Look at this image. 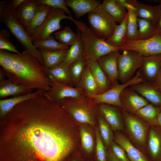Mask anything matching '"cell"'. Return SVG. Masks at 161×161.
<instances>
[{"label": "cell", "instance_id": "21", "mask_svg": "<svg viewBox=\"0 0 161 161\" xmlns=\"http://www.w3.org/2000/svg\"><path fill=\"white\" fill-rule=\"evenodd\" d=\"M32 90L26 86L16 83L8 79L0 81V98L26 94L32 92Z\"/></svg>", "mask_w": 161, "mask_h": 161}, {"label": "cell", "instance_id": "39", "mask_svg": "<svg viewBox=\"0 0 161 161\" xmlns=\"http://www.w3.org/2000/svg\"><path fill=\"white\" fill-rule=\"evenodd\" d=\"M99 132L102 140L106 147L111 144L112 140V133L111 127L101 114L98 117Z\"/></svg>", "mask_w": 161, "mask_h": 161}, {"label": "cell", "instance_id": "29", "mask_svg": "<svg viewBox=\"0 0 161 161\" xmlns=\"http://www.w3.org/2000/svg\"><path fill=\"white\" fill-rule=\"evenodd\" d=\"M101 5L116 22L121 23L126 17L128 12L116 0H103Z\"/></svg>", "mask_w": 161, "mask_h": 161}, {"label": "cell", "instance_id": "15", "mask_svg": "<svg viewBox=\"0 0 161 161\" xmlns=\"http://www.w3.org/2000/svg\"><path fill=\"white\" fill-rule=\"evenodd\" d=\"M127 129L132 137L137 142L143 144L145 141L146 129L143 123L131 114L122 111Z\"/></svg>", "mask_w": 161, "mask_h": 161}, {"label": "cell", "instance_id": "31", "mask_svg": "<svg viewBox=\"0 0 161 161\" xmlns=\"http://www.w3.org/2000/svg\"><path fill=\"white\" fill-rule=\"evenodd\" d=\"M87 65L86 60L82 55L69 66V72L73 86L77 85Z\"/></svg>", "mask_w": 161, "mask_h": 161}, {"label": "cell", "instance_id": "5", "mask_svg": "<svg viewBox=\"0 0 161 161\" xmlns=\"http://www.w3.org/2000/svg\"><path fill=\"white\" fill-rule=\"evenodd\" d=\"M59 103L75 120L92 126L95 116L100 112L98 104L88 97L82 99L66 98L60 100Z\"/></svg>", "mask_w": 161, "mask_h": 161}, {"label": "cell", "instance_id": "44", "mask_svg": "<svg viewBox=\"0 0 161 161\" xmlns=\"http://www.w3.org/2000/svg\"><path fill=\"white\" fill-rule=\"evenodd\" d=\"M111 145L112 153L117 159L120 161H130L122 147L113 142Z\"/></svg>", "mask_w": 161, "mask_h": 161}, {"label": "cell", "instance_id": "9", "mask_svg": "<svg viewBox=\"0 0 161 161\" xmlns=\"http://www.w3.org/2000/svg\"><path fill=\"white\" fill-rule=\"evenodd\" d=\"M140 71V69L131 79L125 83L116 85L101 94L87 95V97L91 98L96 104L105 103L122 108L120 96L123 90L133 85L145 82L141 77Z\"/></svg>", "mask_w": 161, "mask_h": 161}, {"label": "cell", "instance_id": "16", "mask_svg": "<svg viewBox=\"0 0 161 161\" xmlns=\"http://www.w3.org/2000/svg\"><path fill=\"white\" fill-rule=\"evenodd\" d=\"M130 87L151 103L161 107V92L152 83L144 82Z\"/></svg>", "mask_w": 161, "mask_h": 161}, {"label": "cell", "instance_id": "22", "mask_svg": "<svg viewBox=\"0 0 161 161\" xmlns=\"http://www.w3.org/2000/svg\"><path fill=\"white\" fill-rule=\"evenodd\" d=\"M86 60L87 64L97 83L100 94L106 92L114 86L97 61Z\"/></svg>", "mask_w": 161, "mask_h": 161}, {"label": "cell", "instance_id": "8", "mask_svg": "<svg viewBox=\"0 0 161 161\" xmlns=\"http://www.w3.org/2000/svg\"><path fill=\"white\" fill-rule=\"evenodd\" d=\"M64 13L62 10L51 7L43 22L30 36L32 41L48 38L52 33L60 28L62 20L68 19L72 21L73 18L66 15Z\"/></svg>", "mask_w": 161, "mask_h": 161}, {"label": "cell", "instance_id": "33", "mask_svg": "<svg viewBox=\"0 0 161 161\" xmlns=\"http://www.w3.org/2000/svg\"><path fill=\"white\" fill-rule=\"evenodd\" d=\"M51 7L44 5H40L31 21L25 28L30 36L34 30L43 22L48 14Z\"/></svg>", "mask_w": 161, "mask_h": 161}, {"label": "cell", "instance_id": "23", "mask_svg": "<svg viewBox=\"0 0 161 161\" xmlns=\"http://www.w3.org/2000/svg\"><path fill=\"white\" fill-rule=\"evenodd\" d=\"M76 87L82 89L87 96L100 94L97 83L87 64Z\"/></svg>", "mask_w": 161, "mask_h": 161}, {"label": "cell", "instance_id": "49", "mask_svg": "<svg viewBox=\"0 0 161 161\" xmlns=\"http://www.w3.org/2000/svg\"><path fill=\"white\" fill-rule=\"evenodd\" d=\"M4 72L2 68L0 67V81H1L5 78Z\"/></svg>", "mask_w": 161, "mask_h": 161}, {"label": "cell", "instance_id": "53", "mask_svg": "<svg viewBox=\"0 0 161 161\" xmlns=\"http://www.w3.org/2000/svg\"><path fill=\"white\" fill-rule=\"evenodd\" d=\"M71 161H77L75 160H72Z\"/></svg>", "mask_w": 161, "mask_h": 161}, {"label": "cell", "instance_id": "12", "mask_svg": "<svg viewBox=\"0 0 161 161\" xmlns=\"http://www.w3.org/2000/svg\"><path fill=\"white\" fill-rule=\"evenodd\" d=\"M120 100L122 108L134 113L146 106L149 102L130 86L125 88L122 92Z\"/></svg>", "mask_w": 161, "mask_h": 161}, {"label": "cell", "instance_id": "19", "mask_svg": "<svg viewBox=\"0 0 161 161\" xmlns=\"http://www.w3.org/2000/svg\"><path fill=\"white\" fill-rule=\"evenodd\" d=\"M46 91L37 90L34 92L0 100V117L5 116L16 105L29 99L43 95Z\"/></svg>", "mask_w": 161, "mask_h": 161}, {"label": "cell", "instance_id": "11", "mask_svg": "<svg viewBox=\"0 0 161 161\" xmlns=\"http://www.w3.org/2000/svg\"><path fill=\"white\" fill-rule=\"evenodd\" d=\"M125 50L136 51L144 56L161 54V35L156 34L145 39L127 40L120 51Z\"/></svg>", "mask_w": 161, "mask_h": 161}, {"label": "cell", "instance_id": "32", "mask_svg": "<svg viewBox=\"0 0 161 161\" xmlns=\"http://www.w3.org/2000/svg\"><path fill=\"white\" fill-rule=\"evenodd\" d=\"M137 22L138 40L146 39L156 34V22L138 17Z\"/></svg>", "mask_w": 161, "mask_h": 161}, {"label": "cell", "instance_id": "20", "mask_svg": "<svg viewBox=\"0 0 161 161\" xmlns=\"http://www.w3.org/2000/svg\"><path fill=\"white\" fill-rule=\"evenodd\" d=\"M66 4L71 8L75 16L78 18L91 12L101 3L96 0H66Z\"/></svg>", "mask_w": 161, "mask_h": 161}, {"label": "cell", "instance_id": "52", "mask_svg": "<svg viewBox=\"0 0 161 161\" xmlns=\"http://www.w3.org/2000/svg\"><path fill=\"white\" fill-rule=\"evenodd\" d=\"M153 1H154L158 3L159 4L158 5L161 9V0H153Z\"/></svg>", "mask_w": 161, "mask_h": 161}, {"label": "cell", "instance_id": "6", "mask_svg": "<svg viewBox=\"0 0 161 161\" xmlns=\"http://www.w3.org/2000/svg\"><path fill=\"white\" fill-rule=\"evenodd\" d=\"M89 28L97 37L107 39L112 35L116 22L106 12L101 3L88 14Z\"/></svg>", "mask_w": 161, "mask_h": 161}, {"label": "cell", "instance_id": "50", "mask_svg": "<svg viewBox=\"0 0 161 161\" xmlns=\"http://www.w3.org/2000/svg\"><path fill=\"white\" fill-rule=\"evenodd\" d=\"M109 158L111 161H120L114 156L112 153L109 154Z\"/></svg>", "mask_w": 161, "mask_h": 161}, {"label": "cell", "instance_id": "35", "mask_svg": "<svg viewBox=\"0 0 161 161\" xmlns=\"http://www.w3.org/2000/svg\"><path fill=\"white\" fill-rule=\"evenodd\" d=\"M75 42L68 50L66 55L63 62L68 66L82 55L84 47L79 34Z\"/></svg>", "mask_w": 161, "mask_h": 161}, {"label": "cell", "instance_id": "3", "mask_svg": "<svg viewBox=\"0 0 161 161\" xmlns=\"http://www.w3.org/2000/svg\"><path fill=\"white\" fill-rule=\"evenodd\" d=\"M0 22L4 24L25 50L31 52L44 66L39 50L35 47L25 28L17 18L15 11L10 6L9 1L0 2Z\"/></svg>", "mask_w": 161, "mask_h": 161}, {"label": "cell", "instance_id": "1", "mask_svg": "<svg viewBox=\"0 0 161 161\" xmlns=\"http://www.w3.org/2000/svg\"><path fill=\"white\" fill-rule=\"evenodd\" d=\"M0 117V161H64L73 151L71 116L43 95Z\"/></svg>", "mask_w": 161, "mask_h": 161}, {"label": "cell", "instance_id": "38", "mask_svg": "<svg viewBox=\"0 0 161 161\" xmlns=\"http://www.w3.org/2000/svg\"><path fill=\"white\" fill-rule=\"evenodd\" d=\"M55 38L64 46H71L75 41L78 36L70 27H66L64 29L54 33Z\"/></svg>", "mask_w": 161, "mask_h": 161}, {"label": "cell", "instance_id": "51", "mask_svg": "<svg viewBox=\"0 0 161 161\" xmlns=\"http://www.w3.org/2000/svg\"><path fill=\"white\" fill-rule=\"evenodd\" d=\"M157 123L158 125L161 127V109L158 115Z\"/></svg>", "mask_w": 161, "mask_h": 161}, {"label": "cell", "instance_id": "27", "mask_svg": "<svg viewBox=\"0 0 161 161\" xmlns=\"http://www.w3.org/2000/svg\"><path fill=\"white\" fill-rule=\"evenodd\" d=\"M128 19V13L123 21L116 25L112 35L106 40L107 42L112 46L121 48L127 40Z\"/></svg>", "mask_w": 161, "mask_h": 161}, {"label": "cell", "instance_id": "37", "mask_svg": "<svg viewBox=\"0 0 161 161\" xmlns=\"http://www.w3.org/2000/svg\"><path fill=\"white\" fill-rule=\"evenodd\" d=\"M127 23V39L135 40L138 39L137 16L136 10H128Z\"/></svg>", "mask_w": 161, "mask_h": 161}, {"label": "cell", "instance_id": "28", "mask_svg": "<svg viewBox=\"0 0 161 161\" xmlns=\"http://www.w3.org/2000/svg\"><path fill=\"white\" fill-rule=\"evenodd\" d=\"M136 9L138 17L154 22H156L161 16V9L158 5L152 6L137 1Z\"/></svg>", "mask_w": 161, "mask_h": 161}, {"label": "cell", "instance_id": "26", "mask_svg": "<svg viewBox=\"0 0 161 161\" xmlns=\"http://www.w3.org/2000/svg\"><path fill=\"white\" fill-rule=\"evenodd\" d=\"M148 146L150 155L154 161H161V127L152 128L149 131Z\"/></svg>", "mask_w": 161, "mask_h": 161}, {"label": "cell", "instance_id": "10", "mask_svg": "<svg viewBox=\"0 0 161 161\" xmlns=\"http://www.w3.org/2000/svg\"><path fill=\"white\" fill-rule=\"evenodd\" d=\"M49 77L50 89L45 92L43 96L50 101L59 103L60 100L66 98L82 99L87 97L81 89L58 81L50 76Z\"/></svg>", "mask_w": 161, "mask_h": 161}, {"label": "cell", "instance_id": "2", "mask_svg": "<svg viewBox=\"0 0 161 161\" xmlns=\"http://www.w3.org/2000/svg\"><path fill=\"white\" fill-rule=\"evenodd\" d=\"M0 65L8 79L33 90L50 89L48 69L30 52L15 53L0 50Z\"/></svg>", "mask_w": 161, "mask_h": 161}, {"label": "cell", "instance_id": "47", "mask_svg": "<svg viewBox=\"0 0 161 161\" xmlns=\"http://www.w3.org/2000/svg\"><path fill=\"white\" fill-rule=\"evenodd\" d=\"M152 84L161 92V69L155 80Z\"/></svg>", "mask_w": 161, "mask_h": 161}, {"label": "cell", "instance_id": "34", "mask_svg": "<svg viewBox=\"0 0 161 161\" xmlns=\"http://www.w3.org/2000/svg\"><path fill=\"white\" fill-rule=\"evenodd\" d=\"M32 42L36 48L45 51H54L68 49L69 48V47L63 45L56 41L55 37L52 35L45 40Z\"/></svg>", "mask_w": 161, "mask_h": 161}, {"label": "cell", "instance_id": "7", "mask_svg": "<svg viewBox=\"0 0 161 161\" xmlns=\"http://www.w3.org/2000/svg\"><path fill=\"white\" fill-rule=\"evenodd\" d=\"M117 60L118 79L121 83L131 79L135 74L142 66L143 56L133 50L123 51Z\"/></svg>", "mask_w": 161, "mask_h": 161}, {"label": "cell", "instance_id": "13", "mask_svg": "<svg viewBox=\"0 0 161 161\" xmlns=\"http://www.w3.org/2000/svg\"><path fill=\"white\" fill-rule=\"evenodd\" d=\"M161 69V54L143 57L140 69L141 77L145 82L153 83Z\"/></svg>", "mask_w": 161, "mask_h": 161}, {"label": "cell", "instance_id": "25", "mask_svg": "<svg viewBox=\"0 0 161 161\" xmlns=\"http://www.w3.org/2000/svg\"><path fill=\"white\" fill-rule=\"evenodd\" d=\"M68 49H62L54 51H45L39 49L43 61L44 66L49 69L59 65L64 61Z\"/></svg>", "mask_w": 161, "mask_h": 161}, {"label": "cell", "instance_id": "30", "mask_svg": "<svg viewBox=\"0 0 161 161\" xmlns=\"http://www.w3.org/2000/svg\"><path fill=\"white\" fill-rule=\"evenodd\" d=\"M69 67L63 62L55 67L48 69V75L58 81L73 86Z\"/></svg>", "mask_w": 161, "mask_h": 161}, {"label": "cell", "instance_id": "24", "mask_svg": "<svg viewBox=\"0 0 161 161\" xmlns=\"http://www.w3.org/2000/svg\"><path fill=\"white\" fill-rule=\"evenodd\" d=\"M114 140L115 142L124 150L130 161H148L124 135L118 134L116 136Z\"/></svg>", "mask_w": 161, "mask_h": 161}, {"label": "cell", "instance_id": "14", "mask_svg": "<svg viewBox=\"0 0 161 161\" xmlns=\"http://www.w3.org/2000/svg\"><path fill=\"white\" fill-rule=\"evenodd\" d=\"M119 51H114L99 58L97 61L109 79L114 86L118 83V58Z\"/></svg>", "mask_w": 161, "mask_h": 161}, {"label": "cell", "instance_id": "45", "mask_svg": "<svg viewBox=\"0 0 161 161\" xmlns=\"http://www.w3.org/2000/svg\"><path fill=\"white\" fill-rule=\"evenodd\" d=\"M125 9L136 10V5L137 1L135 0H116Z\"/></svg>", "mask_w": 161, "mask_h": 161}, {"label": "cell", "instance_id": "4", "mask_svg": "<svg viewBox=\"0 0 161 161\" xmlns=\"http://www.w3.org/2000/svg\"><path fill=\"white\" fill-rule=\"evenodd\" d=\"M75 25L77 32L83 42V55L87 60L97 61L100 57L114 51H120L121 48L114 47L106 39L95 35L86 24L74 19L72 20Z\"/></svg>", "mask_w": 161, "mask_h": 161}, {"label": "cell", "instance_id": "41", "mask_svg": "<svg viewBox=\"0 0 161 161\" xmlns=\"http://www.w3.org/2000/svg\"><path fill=\"white\" fill-rule=\"evenodd\" d=\"M80 133L82 146L88 153H91L93 149L94 142L93 137L90 132L83 127L80 129Z\"/></svg>", "mask_w": 161, "mask_h": 161}, {"label": "cell", "instance_id": "48", "mask_svg": "<svg viewBox=\"0 0 161 161\" xmlns=\"http://www.w3.org/2000/svg\"><path fill=\"white\" fill-rule=\"evenodd\" d=\"M156 34L161 35V16L156 22Z\"/></svg>", "mask_w": 161, "mask_h": 161}, {"label": "cell", "instance_id": "36", "mask_svg": "<svg viewBox=\"0 0 161 161\" xmlns=\"http://www.w3.org/2000/svg\"><path fill=\"white\" fill-rule=\"evenodd\" d=\"M161 109V107L149 103L137 111L135 114L138 116L148 121L154 125L158 126L157 118Z\"/></svg>", "mask_w": 161, "mask_h": 161}, {"label": "cell", "instance_id": "40", "mask_svg": "<svg viewBox=\"0 0 161 161\" xmlns=\"http://www.w3.org/2000/svg\"><path fill=\"white\" fill-rule=\"evenodd\" d=\"M10 33L5 29L0 30V50H6L15 53L20 52L10 41Z\"/></svg>", "mask_w": 161, "mask_h": 161}, {"label": "cell", "instance_id": "17", "mask_svg": "<svg viewBox=\"0 0 161 161\" xmlns=\"http://www.w3.org/2000/svg\"><path fill=\"white\" fill-rule=\"evenodd\" d=\"M39 5L37 0H25L15 11L17 18L25 28L33 18Z\"/></svg>", "mask_w": 161, "mask_h": 161}, {"label": "cell", "instance_id": "42", "mask_svg": "<svg viewBox=\"0 0 161 161\" xmlns=\"http://www.w3.org/2000/svg\"><path fill=\"white\" fill-rule=\"evenodd\" d=\"M37 1L39 5H44L62 10L69 16L72 17V13L67 8L64 0H38Z\"/></svg>", "mask_w": 161, "mask_h": 161}, {"label": "cell", "instance_id": "46", "mask_svg": "<svg viewBox=\"0 0 161 161\" xmlns=\"http://www.w3.org/2000/svg\"><path fill=\"white\" fill-rule=\"evenodd\" d=\"M25 0H13L10 1V3L12 9L16 11L24 2Z\"/></svg>", "mask_w": 161, "mask_h": 161}, {"label": "cell", "instance_id": "43", "mask_svg": "<svg viewBox=\"0 0 161 161\" xmlns=\"http://www.w3.org/2000/svg\"><path fill=\"white\" fill-rule=\"evenodd\" d=\"M96 154L98 161H107L106 153L99 130H95Z\"/></svg>", "mask_w": 161, "mask_h": 161}, {"label": "cell", "instance_id": "18", "mask_svg": "<svg viewBox=\"0 0 161 161\" xmlns=\"http://www.w3.org/2000/svg\"><path fill=\"white\" fill-rule=\"evenodd\" d=\"M100 114L114 130H121L123 124L121 114L118 109L111 105L105 103L98 104Z\"/></svg>", "mask_w": 161, "mask_h": 161}]
</instances>
